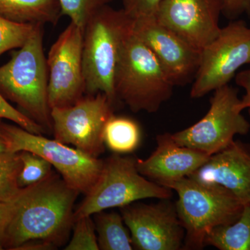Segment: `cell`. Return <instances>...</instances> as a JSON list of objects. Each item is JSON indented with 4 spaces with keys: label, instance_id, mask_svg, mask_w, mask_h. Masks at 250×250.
<instances>
[{
    "label": "cell",
    "instance_id": "ba28073f",
    "mask_svg": "<svg viewBox=\"0 0 250 250\" xmlns=\"http://www.w3.org/2000/svg\"><path fill=\"white\" fill-rule=\"evenodd\" d=\"M238 90L226 85L214 90L205 116L187 129L172 134L181 146L211 156L234 141L236 135H246L250 123L242 115Z\"/></svg>",
    "mask_w": 250,
    "mask_h": 250
},
{
    "label": "cell",
    "instance_id": "6da1fadb",
    "mask_svg": "<svg viewBox=\"0 0 250 250\" xmlns=\"http://www.w3.org/2000/svg\"><path fill=\"white\" fill-rule=\"evenodd\" d=\"M80 192L52 171L38 183L22 188L15 199L4 249L42 241L57 249L67 243L74 225V205Z\"/></svg>",
    "mask_w": 250,
    "mask_h": 250
},
{
    "label": "cell",
    "instance_id": "5b68a950",
    "mask_svg": "<svg viewBox=\"0 0 250 250\" xmlns=\"http://www.w3.org/2000/svg\"><path fill=\"white\" fill-rule=\"evenodd\" d=\"M177 192L176 208L185 230L184 249L202 250L206 236L213 229L233 223L245 204L228 190L207 185L190 177L164 186Z\"/></svg>",
    "mask_w": 250,
    "mask_h": 250
},
{
    "label": "cell",
    "instance_id": "4dcf8cb0",
    "mask_svg": "<svg viewBox=\"0 0 250 250\" xmlns=\"http://www.w3.org/2000/svg\"><path fill=\"white\" fill-rule=\"evenodd\" d=\"M3 124L4 123L0 119V153L7 152V146L3 129Z\"/></svg>",
    "mask_w": 250,
    "mask_h": 250
},
{
    "label": "cell",
    "instance_id": "d6986e66",
    "mask_svg": "<svg viewBox=\"0 0 250 250\" xmlns=\"http://www.w3.org/2000/svg\"><path fill=\"white\" fill-rule=\"evenodd\" d=\"M95 230L99 248L101 250L134 249L131 233L121 214L104 211L95 214Z\"/></svg>",
    "mask_w": 250,
    "mask_h": 250
},
{
    "label": "cell",
    "instance_id": "8992f818",
    "mask_svg": "<svg viewBox=\"0 0 250 250\" xmlns=\"http://www.w3.org/2000/svg\"><path fill=\"white\" fill-rule=\"evenodd\" d=\"M137 160L114 154L103 161L98 180L74 212V223L82 217L121 208L144 199H170L172 190L145 178L138 170Z\"/></svg>",
    "mask_w": 250,
    "mask_h": 250
},
{
    "label": "cell",
    "instance_id": "83f0119b",
    "mask_svg": "<svg viewBox=\"0 0 250 250\" xmlns=\"http://www.w3.org/2000/svg\"><path fill=\"white\" fill-rule=\"evenodd\" d=\"M223 15L229 21L250 16V0H223Z\"/></svg>",
    "mask_w": 250,
    "mask_h": 250
},
{
    "label": "cell",
    "instance_id": "8fae6325",
    "mask_svg": "<svg viewBox=\"0 0 250 250\" xmlns=\"http://www.w3.org/2000/svg\"><path fill=\"white\" fill-rule=\"evenodd\" d=\"M83 29L70 22L54 42L47 58L51 109L72 106L84 96Z\"/></svg>",
    "mask_w": 250,
    "mask_h": 250
},
{
    "label": "cell",
    "instance_id": "ffe728a7",
    "mask_svg": "<svg viewBox=\"0 0 250 250\" xmlns=\"http://www.w3.org/2000/svg\"><path fill=\"white\" fill-rule=\"evenodd\" d=\"M105 146L115 154L134 152L141 141V130L136 121L112 115L104 129Z\"/></svg>",
    "mask_w": 250,
    "mask_h": 250
},
{
    "label": "cell",
    "instance_id": "277c9868",
    "mask_svg": "<svg viewBox=\"0 0 250 250\" xmlns=\"http://www.w3.org/2000/svg\"><path fill=\"white\" fill-rule=\"evenodd\" d=\"M174 87L150 49L132 30L123 46L115 72L118 101L134 113H156L170 100Z\"/></svg>",
    "mask_w": 250,
    "mask_h": 250
},
{
    "label": "cell",
    "instance_id": "5bb4252c",
    "mask_svg": "<svg viewBox=\"0 0 250 250\" xmlns=\"http://www.w3.org/2000/svg\"><path fill=\"white\" fill-rule=\"evenodd\" d=\"M223 0H163L156 19L202 51L218 35Z\"/></svg>",
    "mask_w": 250,
    "mask_h": 250
},
{
    "label": "cell",
    "instance_id": "f1b7e54d",
    "mask_svg": "<svg viewBox=\"0 0 250 250\" xmlns=\"http://www.w3.org/2000/svg\"><path fill=\"white\" fill-rule=\"evenodd\" d=\"M15 207V200L8 202L0 201V250L4 249L6 231L14 215Z\"/></svg>",
    "mask_w": 250,
    "mask_h": 250
},
{
    "label": "cell",
    "instance_id": "9a60e30c",
    "mask_svg": "<svg viewBox=\"0 0 250 250\" xmlns=\"http://www.w3.org/2000/svg\"><path fill=\"white\" fill-rule=\"evenodd\" d=\"M200 183L223 188L241 202H250V147L233 141L190 176Z\"/></svg>",
    "mask_w": 250,
    "mask_h": 250
},
{
    "label": "cell",
    "instance_id": "7c38bea8",
    "mask_svg": "<svg viewBox=\"0 0 250 250\" xmlns=\"http://www.w3.org/2000/svg\"><path fill=\"white\" fill-rule=\"evenodd\" d=\"M170 199L157 204H131L121 208L131 233L134 249L178 250L183 248L185 230Z\"/></svg>",
    "mask_w": 250,
    "mask_h": 250
},
{
    "label": "cell",
    "instance_id": "3957f363",
    "mask_svg": "<svg viewBox=\"0 0 250 250\" xmlns=\"http://www.w3.org/2000/svg\"><path fill=\"white\" fill-rule=\"evenodd\" d=\"M134 20L123 9L110 5L98 10L83 28V69L85 93L106 95L112 104L117 103L114 76L126 38L132 32Z\"/></svg>",
    "mask_w": 250,
    "mask_h": 250
},
{
    "label": "cell",
    "instance_id": "cb8c5ba5",
    "mask_svg": "<svg viewBox=\"0 0 250 250\" xmlns=\"http://www.w3.org/2000/svg\"><path fill=\"white\" fill-rule=\"evenodd\" d=\"M115 0H59L62 16L70 22L84 28L85 24L98 10L109 5Z\"/></svg>",
    "mask_w": 250,
    "mask_h": 250
},
{
    "label": "cell",
    "instance_id": "7a4b0ae2",
    "mask_svg": "<svg viewBox=\"0 0 250 250\" xmlns=\"http://www.w3.org/2000/svg\"><path fill=\"white\" fill-rule=\"evenodd\" d=\"M38 24L27 42L0 66V92L17 104L46 133L53 131L48 103V69L43 49L44 30Z\"/></svg>",
    "mask_w": 250,
    "mask_h": 250
},
{
    "label": "cell",
    "instance_id": "e0dca14e",
    "mask_svg": "<svg viewBox=\"0 0 250 250\" xmlns=\"http://www.w3.org/2000/svg\"><path fill=\"white\" fill-rule=\"evenodd\" d=\"M0 16L16 22L55 25L62 15L59 0H0Z\"/></svg>",
    "mask_w": 250,
    "mask_h": 250
},
{
    "label": "cell",
    "instance_id": "2e32d148",
    "mask_svg": "<svg viewBox=\"0 0 250 250\" xmlns=\"http://www.w3.org/2000/svg\"><path fill=\"white\" fill-rule=\"evenodd\" d=\"M156 148L147 159H138L140 173L164 187L174 181L189 177L210 156L176 142L172 134L158 135Z\"/></svg>",
    "mask_w": 250,
    "mask_h": 250
},
{
    "label": "cell",
    "instance_id": "9c48e42d",
    "mask_svg": "<svg viewBox=\"0 0 250 250\" xmlns=\"http://www.w3.org/2000/svg\"><path fill=\"white\" fill-rule=\"evenodd\" d=\"M7 152L28 151L42 156L58 171L70 187L86 195L98 180L103 160L56 139L33 134L19 126L3 124Z\"/></svg>",
    "mask_w": 250,
    "mask_h": 250
},
{
    "label": "cell",
    "instance_id": "7402d4cb",
    "mask_svg": "<svg viewBox=\"0 0 250 250\" xmlns=\"http://www.w3.org/2000/svg\"><path fill=\"white\" fill-rule=\"evenodd\" d=\"M19 154L22 162L18 180L20 187H27L38 183L52 172V164L42 156L28 151H21Z\"/></svg>",
    "mask_w": 250,
    "mask_h": 250
},
{
    "label": "cell",
    "instance_id": "f546056e",
    "mask_svg": "<svg viewBox=\"0 0 250 250\" xmlns=\"http://www.w3.org/2000/svg\"><path fill=\"white\" fill-rule=\"evenodd\" d=\"M234 78L236 84L246 91V94L240 100L239 106L242 111L248 110L250 119V69L237 72Z\"/></svg>",
    "mask_w": 250,
    "mask_h": 250
},
{
    "label": "cell",
    "instance_id": "603a6c76",
    "mask_svg": "<svg viewBox=\"0 0 250 250\" xmlns=\"http://www.w3.org/2000/svg\"><path fill=\"white\" fill-rule=\"evenodd\" d=\"M37 25L14 22L0 16V56L11 49L21 48Z\"/></svg>",
    "mask_w": 250,
    "mask_h": 250
},
{
    "label": "cell",
    "instance_id": "44dd1931",
    "mask_svg": "<svg viewBox=\"0 0 250 250\" xmlns=\"http://www.w3.org/2000/svg\"><path fill=\"white\" fill-rule=\"evenodd\" d=\"M22 167L19 152L0 153V201L12 202L21 188L18 176Z\"/></svg>",
    "mask_w": 250,
    "mask_h": 250
},
{
    "label": "cell",
    "instance_id": "d4e9b609",
    "mask_svg": "<svg viewBox=\"0 0 250 250\" xmlns=\"http://www.w3.org/2000/svg\"><path fill=\"white\" fill-rule=\"evenodd\" d=\"M73 234L65 250H99L95 225L91 215L77 219L74 223Z\"/></svg>",
    "mask_w": 250,
    "mask_h": 250
},
{
    "label": "cell",
    "instance_id": "52a82bcc",
    "mask_svg": "<svg viewBox=\"0 0 250 250\" xmlns=\"http://www.w3.org/2000/svg\"><path fill=\"white\" fill-rule=\"evenodd\" d=\"M246 64H250V27L242 20L231 21L202 49L190 98H201L228 85Z\"/></svg>",
    "mask_w": 250,
    "mask_h": 250
},
{
    "label": "cell",
    "instance_id": "ac0fdd59",
    "mask_svg": "<svg viewBox=\"0 0 250 250\" xmlns=\"http://www.w3.org/2000/svg\"><path fill=\"white\" fill-rule=\"evenodd\" d=\"M207 246L220 250H250V202L233 223L213 229L206 236Z\"/></svg>",
    "mask_w": 250,
    "mask_h": 250
},
{
    "label": "cell",
    "instance_id": "484cf974",
    "mask_svg": "<svg viewBox=\"0 0 250 250\" xmlns=\"http://www.w3.org/2000/svg\"><path fill=\"white\" fill-rule=\"evenodd\" d=\"M0 119L12 121L29 132L42 135L45 130L22 112L14 108L0 92Z\"/></svg>",
    "mask_w": 250,
    "mask_h": 250
},
{
    "label": "cell",
    "instance_id": "4316f807",
    "mask_svg": "<svg viewBox=\"0 0 250 250\" xmlns=\"http://www.w3.org/2000/svg\"><path fill=\"white\" fill-rule=\"evenodd\" d=\"M163 0H122L123 10L133 20L156 18Z\"/></svg>",
    "mask_w": 250,
    "mask_h": 250
},
{
    "label": "cell",
    "instance_id": "4fadbf2b",
    "mask_svg": "<svg viewBox=\"0 0 250 250\" xmlns=\"http://www.w3.org/2000/svg\"><path fill=\"white\" fill-rule=\"evenodd\" d=\"M133 32L150 49L174 86L187 85L194 80L201 51L156 18L134 20Z\"/></svg>",
    "mask_w": 250,
    "mask_h": 250
},
{
    "label": "cell",
    "instance_id": "30bf717a",
    "mask_svg": "<svg viewBox=\"0 0 250 250\" xmlns=\"http://www.w3.org/2000/svg\"><path fill=\"white\" fill-rule=\"evenodd\" d=\"M106 95H87L75 104L51 109L54 139L71 144L82 152L98 158L105 150L104 129L113 113Z\"/></svg>",
    "mask_w": 250,
    "mask_h": 250
}]
</instances>
